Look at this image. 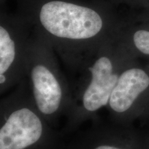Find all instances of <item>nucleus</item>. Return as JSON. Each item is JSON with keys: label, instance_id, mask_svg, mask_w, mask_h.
<instances>
[{"label": "nucleus", "instance_id": "nucleus-7", "mask_svg": "<svg viewBox=\"0 0 149 149\" xmlns=\"http://www.w3.org/2000/svg\"><path fill=\"white\" fill-rule=\"evenodd\" d=\"M106 1H109L113 6L124 4L131 8H137L139 10L149 6V0H106Z\"/></svg>", "mask_w": 149, "mask_h": 149}, {"label": "nucleus", "instance_id": "nucleus-9", "mask_svg": "<svg viewBox=\"0 0 149 149\" xmlns=\"http://www.w3.org/2000/svg\"><path fill=\"white\" fill-rule=\"evenodd\" d=\"M95 149H120L114 146H100L97 147Z\"/></svg>", "mask_w": 149, "mask_h": 149}, {"label": "nucleus", "instance_id": "nucleus-8", "mask_svg": "<svg viewBox=\"0 0 149 149\" xmlns=\"http://www.w3.org/2000/svg\"><path fill=\"white\" fill-rule=\"evenodd\" d=\"M138 13H139L137 17L139 19L141 20L146 24H149V6L144 8L140 9Z\"/></svg>", "mask_w": 149, "mask_h": 149}, {"label": "nucleus", "instance_id": "nucleus-6", "mask_svg": "<svg viewBox=\"0 0 149 149\" xmlns=\"http://www.w3.org/2000/svg\"><path fill=\"white\" fill-rule=\"evenodd\" d=\"M131 42L137 51L149 56V29L140 28L135 29L132 33Z\"/></svg>", "mask_w": 149, "mask_h": 149}, {"label": "nucleus", "instance_id": "nucleus-5", "mask_svg": "<svg viewBox=\"0 0 149 149\" xmlns=\"http://www.w3.org/2000/svg\"><path fill=\"white\" fill-rule=\"evenodd\" d=\"M35 102L40 111L51 115L58 109L62 92L54 74L45 65L36 64L31 71Z\"/></svg>", "mask_w": 149, "mask_h": 149}, {"label": "nucleus", "instance_id": "nucleus-4", "mask_svg": "<svg viewBox=\"0 0 149 149\" xmlns=\"http://www.w3.org/2000/svg\"><path fill=\"white\" fill-rule=\"evenodd\" d=\"M149 86V77L140 68L126 70L119 77L113 89L109 104L117 113H123L133 105L137 97Z\"/></svg>", "mask_w": 149, "mask_h": 149}, {"label": "nucleus", "instance_id": "nucleus-3", "mask_svg": "<svg viewBox=\"0 0 149 149\" xmlns=\"http://www.w3.org/2000/svg\"><path fill=\"white\" fill-rule=\"evenodd\" d=\"M113 63L109 55L102 54L90 69L92 79L83 97L84 107L88 111H95L109 102L117 81L118 75L113 74Z\"/></svg>", "mask_w": 149, "mask_h": 149}, {"label": "nucleus", "instance_id": "nucleus-1", "mask_svg": "<svg viewBox=\"0 0 149 149\" xmlns=\"http://www.w3.org/2000/svg\"><path fill=\"white\" fill-rule=\"evenodd\" d=\"M19 13L57 42L75 44L97 41L117 21L106 0H16Z\"/></svg>", "mask_w": 149, "mask_h": 149}, {"label": "nucleus", "instance_id": "nucleus-2", "mask_svg": "<svg viewBox=\"0 0 149 149\" xmlns=\"http://www.w3.org/2000/svg\"><path fill=\"white\" fill-rule=\"evenodd\" d=\"M42 124L29 109L13 112L0 129V149H24L40 139Z\"/></svg>", "mask_w": 149, "mask_h": 149}, {"label": "nucleus", "instance_id": "nucleus-10", "mask_svg": "<svg viewBox=\"0 0 149 149\" xmlns=\"http://www.w3.org/2000/svg\"><path fill=\"white\" fill-rule=\"evenodd\" d=\"M5 81H6V77L4 74H0V84H3L5 82Z\"/></svg>", "mask_w": 149, "mask_h": 149}]
</instances>
